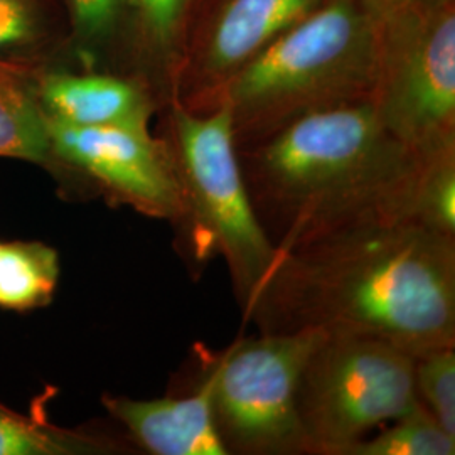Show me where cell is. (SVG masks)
<instances>
[{"label":"cell","mask_w":455,"mask_h":455,"mask_svg":"<svg viewBox=\"0 0 455 455\" xmlns=\"http://www.w3.org/2000/svg\"><path fill=\"white\" fill-rule=\"evenodd\" d=\"M413 385L419 403L455 437V346H442L415 356Z\"/></svg>","instance_id":"18"},{"label":"cell","mask_w":455,"mask_h":455,"mask_svg":"<svg viewBox=\"0 0 455 455\" xmlns=\"http://www.w3.org/2000/svg\"><path fill=\"white\" fill-rule=\"evenodd\" d=\"M260 332L363 336L419 356L455 346V238L408 218L278 253L243 312Z\"/></svg>","instance_id":"1"},{"label":"cell","mask_w":455,"mask_h":455,"mask_svg":"<svg viewBox=\"0 0 455 455\" xmlns=\"http://www.w3.org/2000/svg\"><path fill=\"white\" fill-rule=\"evenodd\" d=\"M41 101L51 118L75 127L150 131L159 100L146 84L114 73H51L41 83Z\"/></svg>","instance_id":"11"},{"label":"cell","mask_w":455,"mask_h":455,"mask_svg":"<svg viewBox=\"0 0 455 455\" xmlns=\"http://www.w3.org/2000/svg\"><path fill=\"white\" fill-rule=\"evenodd\" d=\"M103 405L148 454L227 455L212 422V383L204 373L186 396L132 400L108 395Z\"/></svg>","instance_id":"10"},{"label":"cell","mask_w":455,"mask_h":455,"mask_svg":"<svg viewBox=\"0 0 455 455\" xmlns=\"http://www.w3.org/2000/svg\"><path fill=\"white\" fill-rule=\"evenodd\" d=\"M324 332H260L204 351L212 422L227 455H310L297 410L304 364Z\"/></svg>","instance_id":"6"},{"label":"cell","mask_w":455,"mask_h":455,"mask_svg":"<svg viewBox=\"0 0 455 455\" xmlns=\"http://www.w3.org/2000/svg\"><path fill=\"white\" fill-rule=\"evenodd\" d=\"M37 33V14L31 0H0V61L11 49L26 46Z\"/></svg>","instance_id":"20"},{"label":"cell","mask_w":455,"mask_h":455,"mask_svg":"<svg viewBox=\"0 0 455 455\" xmlns=\"http://www.w3.org/2000/svg\"><path fill=\"white\" fill-rule=\"evenodd\" d=\"M60 280L54 248L37 242L0 240V307L37 309L49 304Z\"/></svg>","instance_id":"13"},{"label":"cell","mask_w":455,"mask_h":455,"mask_svg":"<svg viewBox=\"0 0 455 455\" xmlns=\"http://www.w3.org/2000/svg\"><path fill=\"white\" fill-rule=\"evenodd\" d=\"M167 142L180 184V214L172 223L191 274L225 261L243 314L274 268L278 250L260 225L246 189L227 107L197 114L171 101Z\"/></svg>","instance_id":"4"},{"label":"cell","mask_w":455,"mask_h":455,"mask_svg":"<svg viewBox=\"0 0 455 455\" xmlns=\"http://www.w3.org/2000/svg\"><path fill=\"white\" fill-rule=\"evenodd\" d=\"M110 449L103 440L65 430L0 405V455H86Z\"/></svg>","instance_id":"15"},{"label":"cell","mask_w":455,"mask_h":455,"mask_svg":"<svg viewBox=\"0 0 455 455\" xmlns=\"http://www.w3.org/2000/svg\"><path fill=\"white\" fill-rule=\"evenodd\" d=\"M378 19L361 0H327L246 61L220 90L236 146L306 115L371 101Z\"/></svg>","instance_id":"3"},{"label":"cell","mask_w":455,"mask_h":455,"mask_svg":"<svg viewBox=\"0 0 455 455\" xmlns=\"http://www.w3.org/2000/svg\"><path fill=\"white\" fill-rule=\"evenodd\" d=\"M196 4L197 0H131L135 48L146 68L144 82L161 107L174 100Z\"/></svg>","instance_id":"12"},{"label":"cell","mask_w":455,"mask_h":455,"mask_svg":"<svg viewBox=\"0 0 455 455\" xmlns=\"http://www.w3.org/2000/svg\"><path fill=\"white\" fill-rule=\"evenodd\" d=\"M378 20L407 5L410 0H361Z\"/></svg>","instance_id":"21"},{"label":"cell","mask_w":455,"mask_h":455,"mask_svg":"<svg viewBox=\"0 0 455 455\" xmlns=\"http://www.w3.org/2000/svg\"><path fill=\"white\" fill-rule=\"evenodd\" d=\"M73 33L84 48L114 44L124 22L131 17V0H65Z\"/></svg>","instance_id":"19"},{"label":"cell","mask_w":455,"mask_h":455,"mask_svg":"<svg viewBox=\"0 0 455 455\" xmlns=\"http://www.w3.org/2000/svg\"><path fill=\"white\" fill-rule=\"evenodd\" d=\"M410 220L455 238V147L423 157Z\"/></svg>","instance_id":"17"},{"label":"cell","mask_w":455,"mask_h":455,"mask_svg":"<svg viewBox=\"0 0 455 455\" xmlns=\"http://www.w3.org/2000/svg\"><path fill=\"white\" fill-rule=\"evenodd\" d=\"M371 101L420 157L455 147V0H410L378 20Z\"/></svg>","instance_id":"5"},{"label":"cell","mask_w":455,"mask_h":455,"mask_svg":"<svg viewBox=\"0 0 455 455\" xmlns=\"http://www.w3.org/2000/svg\"><path fill=\"white\" fill-rule=\"evenodd\" d=\"M238 156L278 253L363 223L410 220L423 159L381 124L373 101L300 116Z\"/></svg>","instance_id":"2"},{"label":"cell","mask_w":455,"mask_h":455,"mask_svg":"<svg viewBox=\"0 0 455 455\" xmlns=\"http://www.w3.org/2000/svg\"><path fill=\"white\" fill-rule=\"evenodd\" d=\"M413 361L390 342L325 334L306 361L297 390L310 455H344L417 407Z\"/></svg>","instance_id":"7"},{"label":"cell","mask_w":455,"mask_h":455,"mask_svg":"<svg viewBox=\"0 0 455 455\" xmlns=\"http://www.w3.org/2000/svg\"><path fill=\"white\" fill-rule=\"evenodd\" d=\"M199 2H201V0H197V4H199ZM197 4H196V7H197Z\"/></svg>","instance_id":"22"},{"label":"cell","mask_w":455,"mask_h":455,"mask_svg":"<svg viewBox=\"0 0 455 455\" xmlns=\"http://www.w3.org/2000/svg\"><path fill=\"white\" fill-rule=\"evenodd\" d=\"M49 146L101 193L150 218L174 223L180 184L169 146L150 131L75 127L46 115Z\"/></svg>","instance_id":"9"},{"label":"cell","mask_w":455,"mask_h":455,"mask_svg":"<svg viewBox=\"0 0 455 455\" xmlns=\"http://www.w3.org/2000/svg\"><path fill=\"white\" fill-rule=\"evenodd\" d=\"M49 154L46 112L14 66L0 61V157L41 163Z\"/></svg>","instance_id":"14"},{"label":"cell","mask_w":455,"mask_h":455,"mask_svg":"<svg viewBox=\"0 0 455 455\" xmlns=\"http://www.w3.org/2000/svg\"><path fill=\"white\" fill-rule=\"evenodd\" d=\"M327 0H201L189 28L174 100L204 114L225 83Z\"/></svg>","instance_id":"8"},{"label":"cell","mask_w":455,"mask_h":455,"mask_svg":"<svg viewBox=\"0 0 455 455\" xmlns=\"http://www.w3.org/2000/svg\"><path fill=\"white\" fill-rule=\"evenodd\" d=\"M455 437L449 435L419 403L400 419L379 427L346 449L344 455H454Z\"/></svg>","instance_id":"16"}]
</instances>
